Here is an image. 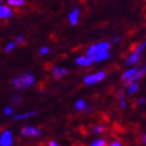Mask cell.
Returning a JSON list of instances; mask_svg holds the SVG:
<instances>
[{
    "mask_svg": "<svg viewBox=\"0 0 146 146\" xmlns=\"http://www.w3.org/2000/svg\"><path fill=\"white\" fill-rule=\"evenodd\" d=\"M35 82H36L35 76L31 72H24V74H21L12 80V84L14 86L16 89H26L32 84H35Z\"/></svg>",
    "mask_w": 146,
    "mask_h": 146,
    "instance_id": "cell-1",
    "label": "cell"
},
{
    "mask_svg": "<svg viewBox=\"0 0 146 146\" xmlns=\"http://www.w3.org/2000/svg\"><path fill=\"white\" fill-rule=\"evenodd\" d=\"M109 48H111V43L109 42H101V43H98V44L90 45L88 49H87L86 55L94 58V55L95 54L101 52V51H108Z\"/></svg>",
    "mask_w": 146,
    "mask_h": 146,
    "instance_id": "cell-2",
    "label": "cell"
},
{
    "mask_svg": "<svg viewBox=\"0 0 146 146\" xmlns=\"http://www.w3.org/2000/svg\"><path fill=\"white\" fill-rule=\"evenodd\" d=\"M145 48H146V42L140 43V44L133 50V52L128 56V58L126 60V64H127V65H133V64H135L138 61H139V58H140V56H141V52H143V50H144Z\"/></svg>",
    "mask_w": 146,
    "mask_h": 146,
    "instance_id": "cell-3",
    "label": "cell"
},
{
    "mask_svg": "<svg viewBox=\"0 0 146 146\" xmlns=\"http://www.w3.org/2000/svg\"><path fill=\"white\" fill-rule=\"evenodd\" d=\"M105 77H106V72L105 71H98V72H94V74L87 75L83 78V83L90 86V84H94V83H98V82L102 81Z\"/></svg>",
    "mask_w": 146,
    "mask_h": 146,
    "instance_id": "cell-4",
    "label": "cell"
},
{
    "mask_svg": "<svg viewBox=\"0 0 146 146\" xmlns=\"http://www.w3.org/2000/svg\"><path fill=\"white\" fill-rule=\"evenodd\" d=\"M20 133L24 137H39L42 134V131L33 126H24L20 129Z\"/></svg>",
    "mask_w": 146,
    "mask_h": 146,
    "instance_id": "cell-5",
    "label": "cell"
},
{
    "mask_svg": "<svg viewBox=\"0 0 146 146\" xmlns=\"http://www.w3.org/2000/svg\"><path fill=\"white\" fill-rule=\"evenodd\" d=\"M13 144V137L12 132L9 129L4 131L0 135V146H11Z\"/></svg>",
    "mask_w": 146,
    "mask_h": 146,
    "instance_id": "cell-6",
    "label": "cell"
},
{
    "mask_svg": "<svg viewBox=\"0 0 146 146\" xmlns=\"http://www.w3.org/2000/svg\"><path fill=\"white\" fill-rule=\"evenodd\" d=\"M146 74V67H143V68H138V70L134 72V74L131 76V77H128L126 81H123L126 84H128V83H132V82H137L138 80H140L144 75Z\"/></svg>",
    "mask_w": 146,
    "mask_h": 146,
    "instance_id": "cell-7",
    "label": "cell"
},
{
    "mask_svg": "<svg viewBox=\"0 0 146 146\" xmlns=\"http://www.w3.org/2000/svg\"><path fill=\"white\" fill-rule=\"evenodd\" d=\"M75 62H76V64L82 65V67H88V65H92L95 61H94L93 57L86 55V56H80V57H77Z\"/></svg>",
    "mask_w": 146,
    "mask_h": 146,
    "instance_id": "cell-8",
    "label": "cell"
},
{
    "mask_svg": "<svg viewBox=\"0 0 146 146\" xmlns=\"http://www.w3.org/2000/svg\"><path fill=\"white\" fill-rule=\"evenodd\" d=\"M68 74H69V71L65 68H62V67H54L52 70H51V75H52L56 80L62 78V77H64L65 75H68Z\"/></svg>",
    "mask_w": 146,
    "mask_h": 146,
    "instance_id": "cell-9",
    "label": "cell"
},
{
    "mask_svg": "<svg viewBox=\"0 0 146 146\" xmlns=\"http://www.w3.org/2000/svg\"><path fill=\"white\" fill-rule=\"evenodd\" d=\"M78 18H80V10L78 9H74L69 14H68V20L69 24L71 26H75L78 23Z\"/></svg>",
    "mask_w": 146,
    "mask_h": 146,
    "instance_id": "cell-10",
    "label": "cell"
},
{
    "mask_svg": "<svg viewBox=\"0 0 146 146\" xmlns=\"http://www.w3.org/2000/svg\"><path fill=\"white\" fill-rule=\"evenodd\" d=\"M12 17V10L10 6L0 5V19H9Z\"/></svg>",
    "mask_w": 146,
    "mask_h": 146,
    "instance_id": "cell-11",
    "label": "cell"
},
{
    "mask_svg": "<svg viewBox=\"0 0 146 146\" xmlns=\"http://www.w3.org/2000/svg\"><path fill=\"white\" fill-rule=\"evenodd\" d=\"M36 115V112H26V113H20L18 115H14V118L13 120L14 121H21V120H25V119H29V118H31V116Z\"/></svg>",
    "mask_w": 146,
    "mask_h": 146,
    "instance_id": "cell-12",
    "label": "cell"
},
{
    "mask_svg": "<svg viewBox=\"0 0 146 146\" xmlns=\"http://www.w3.org/2000/svg\"><path fill=\"white\" fill-rule=\"evenodd\" d=\"M109 57V52L108 51H101V52H98L94 55V61L95 62H101V61H105Z\"/></svg>",
    "mask_w": 146,
    "mask_h": 146,
    "instance_id": "cell-13",
    "label": "cell"
},
{
    "mask_svg": "<svg viewBox=\"0 0 146 146\" xmlns=\"http://www.w3.org/2000/svg\"><path fill=\"white\" fill-rule=\"evenodd\" d=\"M127 94L128 95H133V94H135L138 90H139V84H138L137 82H132V83H128L127 84Z\"/></svg>",
    "mask_w": 146,
    "mask_h": 146,
    "instance_id": "cell-14",
    "label": "cell"
},
{
    "mask_svg": "<svg viewBox=\"0 0 146 146\" xmlns=\"http://www.w3.org/2000/svg\"><path fill=\"white\" fill-rule=\"evenodd\" d=\"M9 6H12V7H20L25 4V0H6Z\"/></svg>",
    "mask_w": 146,
    "mask_h": 146,
    "instance_id": "cell-15",
    "label": "cell"
},
{
    "mask_svg": "<svg viewBox=\"0 0 146 146\" xmlns=\"http://www.w3.org/2000/svg\"><path fill=\"white\" fill-rule=\"evenodd\" d=\"M138 70V68L135 67V68H132V69H129V70H126L125 72H123V74H122V76H121V80H122V81H126V80L128 78V77H131V76H132L133 74H134V72Z\"/></svg>",
    "mask_w": 146,
    "mask_h": 146,
    "instance_id": "cell-16",
    "label": "cell"
},
{
    "mask_svg": "<svg viewBox=\"0 0 146 146\" xmlns=\"http://www.w3.org/2000/svg\"><path fill=\"white\" fill-rule=\"evenodd\" d=\"M87 107V104H86V101L83 99H80L76 101V104H75V108H76V111H84V108Z\"/></svg>",
    "mask_w": 146,
    "mask_h": 146,
    "instance_id": "cell-17",
    "label": "cell"
},
{
    "mask_svg": "<svg viewBox=\"0 0 146 146\" xmlns=\"http://www.w3.org/2000/svg\"><path fill=\"white\" fill-rule=\"evenodd\" d=\"M21 96H19V95H14V96H12V100H11V102H12V105L13 106H18L19 104H21Z\"/></svg>",
    "mask_w": 146,
    "mask_h": 146,
    "instance_id": "cell-18",
    "label": "cell"
},
{
    "mask_svg": "<svg viewBox=\"0 0 146 146\" xmlns=\"http://www.w3.org/2000/svg\"><path fill=\"white\" fill-rule=\"evenodd\" d=\"M16 45H17L16 42H10V43H7L6 46H5V51H6V52H10V51H12L14 48H16Z\"/></svg>",
    "mask_w": 146,
    "mask_h": 146,
    "instance_id": "cell-19",
    "label": "cell"
},
{
    "mask_svg": "<svg viewBox=\"0 0 146 146\" xmlns=\"http://www.w3.org/2000/svg\"><path fill=\"white\" fill-rule=\"evenodd\" d=\"M119 99H120V107L122 109H125L126 108V99H125V96H123V94L121 92L119 93Z\"/></svg>",
    "mask_w": 146,
    "mask_h": 146,
    "instance_id": "cell-20",
    "label": "cell"
},
{
    "mask_svg": "<svg viewBox=\"0 0 146 146\" xmlns=\"http://www.w3.org/2000/svg\"><path fill=\"white\" fill-rule=\"evenodd\" d=\"M106 145V140L105 139H98V140H94L92 146H105Z\"/></svg>",
    "mask_w": 146,
    "mask_h": 146,
    "instance_id": "cell-21",
    "label": "cell"
},
{
    "mask_svg": "<svg viewBox=\"0 0 146 146\" xmlns=\"http://www.w3.org/2000/svg\"><path fill=\"white\" fill-rule=\"evenodd\" d=\"M106 129V127L105 126H95L93 128V132L95 133V134H99V133H102Z\"/></svg>",
    "mask_w": 146,
    "mask_h": 146,
    "instance_id": "cell-22",
    "label": "cell"
},
{
    "mask_svg": "<svg viewBox=\"0 0 146 146\" xmlns=\"http://www.w3.org/2000/svg\"><path fill=\"white\" fill-rule=\"evenodd\" d=\"M49 52H50V49H49L48 46H43L42 49H39V55L44 56V55H48Z\"/></svg>",
    "mask_w": 146,
    "mask_h": 146,
    "instance_id": "cell-23",
    "label": "cell"
},
{
    "mask_svg": "<svg viewBox=\"0 0 146 146\" xmlns=\"http://www.w3.org/2000/svg\"><path fill=\"white\" fill-rule=\"evenodd\" d=\"M13 113V108L12 107H5L4 108V114L5 115H12Z\"/></svg>",
    "mask_w": 146,
    "mask_h": 146,
    "instance_id": "cell-24",
    "label": "cell"
},
{
    "mask_svg": "<svg viewBox=\"0 0 146 146\" xmlns=\"http://www.w3.org/2000/svg\"><path fill=\"white\" fill-rule=\"evenodd\" d=\"M146 102V99L145 98H140V99H138L137 100V106H141V105H144Z\"/></svg>",
    "mask_w": 146,
    "mask_h": 146,
    "instance_id": "cell-25",
    "label": "cell"
},
{
    "mask_svg": "<svg viewBox=\"0 0 146 146\" xmlns=\"http://www.w3.org/2000/svg\"><path fill=\"white\" fill-rule=\"evenodd\" d=\"M14 42L17 43V45H18V44H21V43L24 42V37H23V36H19V37H17V39L14 40Z\"/></svg>",
    "mask_w": 146,
    "mask_h": 146,
    "instance_id": "cell-26",
    "label": "cell"
},
{
    "mask_svg": "<svg viewBox=\"0 0 146 146\" xmlns=\"http://www.w3.org/2000/svg\"><path fill=\"white\" fill-rule=\"evenodd\" d=\"M141 144L146 145V133H145V134H143V137H141Z\"/></svg>",
    "mask_w": 146,
    "mask_h": 146,
    "instance_id": "cell-27",
    "label": "cell"
},
{
    "mask_svg": "<svg viewBox=\"0 0 146 146\" xmlns=\"http://www.w3.org/2000/svg\"><path fill=\"white\" fill-rule=\"evenodd\" d=\"M111 145H112V146H121V143H120V141H113Z\"/></svg>",
    "mask_w": 146,
    "mask_h": 146,
    "instance_id": "cell-28",
    "label": "cell"
},
{
    "mask_svg": "<svg viewBox=\"0 0 146 146\" xmlns=\"http://www.w3.org/2000/svg\"><path fill=\"white\" fill-rule=\"evenodd\" d=\"M49 145H50V146H57L58 144H57V143H56L55 140H51V141L49 143Z\"/></svg>",
    "mask_w": 146,
    "mask_h": 146,
    "instance_id": "cell-29",
    "label": "cell"
},
{
    "mask_svg": "<svg viewBox=\"0 0 146 146\" xmlns=\"http://www.w3.org/2000/svg\"><path fill=\"white\" fill-rule=\"evenodd\" d=\"M120 40V38L119 37H116V38H114V43H116V42H119Z\"/></svg>",
    "mask_w": 146,
    "mask_h": 146,
    "instance_id": "cell-30",
    "label": "cell"
},
{
    "mask_svg": "<svg viewBox=\"0 0 146 146\" xmlns=\"http://www.w3.org/2000/svg\"><path fill=\"white\" fill-rule=\"evenodd\" d=\"M3 1H6V0H0V4H1Z\"/></svg>",
    "mask_w": 146,
    "mask_h": 146,
    "instance_id": "cell-31",
    "label": "cell"
}]
</instances>
